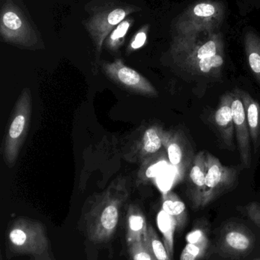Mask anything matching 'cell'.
I'll return each mask as SVG.
<instances>
[{
    "mask_svg": "<svg viewBox=\"0 0 260 260\" xmlns=\"http://www.w3.org/2000/svg\"><path fill=\"white\" fill-rule=\"evenodd\" d=\"M174 61L193 75H217L224 64V42L218 31L179 34L172 47Z\"/></svg>",
    "mask_w": 260,
    "mask_h": 260,
    "instance_id": "cell-1",
    "label": "cell"
},
{
    "mask_svg": "<svg viewBox=\"0 0 260 260\" xmlns=\"http://www.w3.org/2000/svg\"><path fill=\"white\" fill-rule=\"evenodd\" d=\"M128 197L127 181L124 178L114 180L103 192L93 197L85 214V229L90 241L102 244L112 238Z\"/></svg>",
    "mask_w": 260,
    "mask_h": 260,
    "instance_id": "cell-2",
    "label": "cell"
},
{
    "mask_svg": "<svg viewBox=\"0 0 260 260\" xmlns=\"http://www.w3.org/2000/svg\"><path fill=\"white\" fill-rule=\"evenodd\" d=\"M8 247L12 253L29 255L35 258L48 256L49 241L42 223L19 218L8 229Z\"/></svg>",
    "mask_w": 260,
    "mask_h": 260,
    "instance_id": "cell-3",
    "label": "cell"
},
{
    "mask_svg": "<svg viewBox=\"0 0 260 260\" xmlns=\"http://www.w3.org/2000/svg\"><path fill=\"white\" fill-rule=\"evenodd\" d=\"M32 114V94L25 88L15 103L3 141V158L9 168L15 165L19 155L30 126Z\"/></svg>",
    "mask_w": 260,
    "mask_h": 260,
    "instance_id": "cell-4",
    "label": "cell"
},
{
    "mask_svg": "<svg viewBox=\"0 0 260 260\" xmlns=\"http://www.w3.org/2000/svg\"><path fill=\"white\" fill-rule=\"evenodd\" d=\"M225 16V7L217 0H200L189 6L177 23L180 34L217 31Z\"/></svg>",
    "mask_w": 260,
    "mask_h": 260,
    "instance_id": "cell-5",
    "label": "cell"
},
{
    "mask_svg": "<svg viewBox=\"0 0 260 260\" xmlns=\"http://www.w3.org/2000/svg\"><path fill=\"white\" fill-rule=\"evenodd\" d=\"M102 69L109 80L125 91L148 97L158 95L155 87L148 79L125 66L122 60L105 63Z\"/></svg>",
    "mask_w": 260,
    "mask_h": 260,
    "instance_id": "cell-6",
    "label": "cell"
},
{
    "mask_svg": "<svg viewBox=\"0 0 260 260\" xmlns=\"http://www.w3.org/2000/svg\"><path fill=\"white\" fill-rule=\"evenodd\" d=\"M206 157L207 173L203 207L209 205L224 191L230 189L238 179V171L235 168L224 166L218 157L211 153L207 152Z\"/></svg>",
    "mask_w": 260,
    "mask_h": 260,
    "instance_id": "cell-7",
    "label": "cell"
},
{
    "mask_svg": "<svg viewBox=\"0 0 260 260\" xmlns=\"http://www.w3.org/2000/svg\"><path fill=\"white\" fill-rule=\"evenodd\" d=\"M163 144L169 164L177 173V178L183 180L195 157L189 140L181 130H169L163 133Z\"/></svg>",
    "mask_w": 260,
    "mask_h": 260,
    "instance_id": "cell-8",
    "label": "cell"
},
{
    "mask_svg": "<svg viewBox=\"0 0 260 260\" xmlns=\"http://www.w3.org/2000/svg\"><path fill=\"white\" fill-rule=\"evenodd\" d=\"M232 112H233L235 133L239 148L240 156L243 165L249 168L251 165V149H250V135L248 123L246 117L245 108L240 94L239 89L232 91Z\"/></svg>",
    "mask_w": 260,
    "mask_h": 260,
    "instance_id": "cell-9",
    "label": "cell"
},
{
    "mask_svg": "<svg viewBox=\"0 0 260 260\" xmlns=\"http://www.w3.org/2000/svg\"><path fill=\"white\" fill-rule=\"evenodd\" d=\"M165 130L158 125H152L143 130L136 139L128 153V159L143 164L161 151Z\"/></svg>",
    "mask_w": 260,
    "mask_h": 260,
    "instance_id": "cell-10",
    "label": "cell"
},
{
    "mask_svg": "<svg viewBox=\"0 0 260 260\" xmlns=\"http://www.w3.org/2000/svg\"><path fill=\"white\" fill-rule=\"evenodd\" d=\"M207 152L201 151L194 157L188 176L189 196L192 206L195 209L203 207V196L206 188L207 173Z\"/></svg>",
    "mask_w": 260,
    "mask_h": 260,
    "instance_id": "cell-11",
    "label": "cell"
},
{
    "mask_svg": "<svg viewBox=\"0 0 260 260\" xmlns=\"http://www.w3.org/2000/svg\"><path fill=\"white\" fill-rule=\"evenodd\" d=\"M233 94L227 93L221 97V102L215 114V121L219 130L221 139L228 147L233 145L235 136L233 112H232Z\"/></svg>",
    "mask_w": 260,
    "mask_h": 260,
    "instance_id": "cell-12",
    "label": "cell"
},
{
    "mask_svg": "<svg viewBox=\"0 0 260 260\" xmlns=\"http://www.w3.org/2000/svg\"><path fill=\"white\" fill-rule=\"evenodd\" d=\"M148 226L145 214L136 204H130L126 215V241L128 246L143 242L148 238Z\"/></svg>",
    "mask_w": 260,
    "mask_h": 260,
    "instance_id": "cell-13",
    "label": "cell"
},
{
    "mask_svg": "<svg viewBox=\"0 0 260 260\" xmlns=\"http://www.w3.org/2000/svg\"><path fill=\"white\" fill-rule=\"evenodd\" d=\"M241 226H232L223 237V247L233 254H244L253 247V238Z\"/></svg>",
    "mask_w": 260,
    "mask_h": 260,
    "instance_id": "cell-14",
    "label": "cell"
},
{
    "mask_svg": "<svg viewBox=\"0 0 260 260\" xmlns=\"http://www.w3.org/2000/svg\"><path fill=\"white\" fill-rule=\"evenodd\" d=\"M239 92L245 108L250 139L256 151L260 146V105L249 93L240 89Z\"/></svg>",
    "mask_w": 260,
    "mask_h": 260,
    "instance_id": "cell-15",
    "label": "cell"
},
{
    "mask_svg": "<svg viewBox=\"0 0 260 260\" xmlns=\"http://www.w3.org/2000/svg\"><path fill=\"white\" fill-rule=\"evenodd\" d=\"M166 151H161L154 157L142 164L137 174V183L146 184L153 179L158 178L169 167Z\"/></svg>",
    "mask_w": 260,
    "mask_h": 260,
    "instance_id": "cell-16",
    "label": "cell"
},
{
    "mask_svg": "<svg viewBox=\"0 0 260 260\" xmlns=\"http://www.w3.org/2000/svg\"><path fill=\"white\" fill-rule=\"evenodd\" d=\"M162 209L177 221L178 230L180 231L184 227L187 219L186 206L175 192L169 191L163 193Z\"/></svg>",
    "mask_w": 260,
    "mask_h": 260,
    "instance_id": "cell-17",
    "label": "cell"
},
{
    "mask_svg": "<svg viewBox=\"0 0 260 260\" xmlns=\"http://www.w3.org/2000/svg\"><path fill=\"white\" fill-rule=\"evenodd\" d=\"M244 47L247 62L255 79L260 85V38L256 33L248 31L244 37Z\"/></svg>",
    "mask_w": 260,
    "mask_h": 260,
    "instance_id": "cell-18",
    "label": "cell"
},
{
    "mask_svg": "<svg viewBox=\"0 0 260 260\" xmlns=\"http://www.w3.org/2000/svg\"><path fill=\"white\" fill-rule=\"evenodd\" d=\"M157 225L163 237V243L171 259L174 260V233L177 229V221L162 209L157 215Z\"/></svg>",
    "mask_w": 260,
    "mask_h": 260,
    "instance_id": "cell-19",
    "label": "cell"
},
{
    "mask_svg": "<svg viewBox=\"0 0 260 260\" xmlns=\"http://www.w3.org/2000/svg\"><path fill=\"white\" fill-rule=\"evenodd\" d=\"M143 244L156 259L172 260L168 253L164 243L162 242L155 229L151 224L148 226V238Z\"/></svg>",
    "mask_w": 260,
    "mask_h": 260,
    "instance_id": "cell-20",
    "label": "cell"
},
{
    "mask_svg": "<svg viewBox=\"0 0 260 260\" xmlns=\"http://www.w3.org/2000/svg\"><path fill=\"white\" fill-rule=\"evenodd\" d=\"M128 248L131 260H157L143 242L134 243Z\"/></svg>",
    "mask_w": 260,
    "mask_h": 260,
    "instance_id": "cell-21",
    "label": "cell"
},
{
    "mask_svg": "<svg viewBox=\"0 0 260 260\" xmlns=\"http://www.w3.org/2000/svg\"><path fill=\"white\" fill-rule=\"evenodd\" d=\"M186 241L189 244H193L198 246L201 251L205 253L208 246V238L204 231L201 229H195V230L188 234L186 238Z\"/></svg>",
    "mask_w": 260,
    "mask_h": 260,
    "instance_id": "cell-22",
    "label": "cell"
},
{
    "mask_svg": "<svg viewBox=\"0 0 260 260\" xmlns=\"http://www.w3.org/2000/svg\"><path fill=\"white\" fill-rule=\"evenodd\" d=\"M203 255H204V253L198 246L188 243L182 252L180 260H195Z\"/></svg>",
    "mask_w": 260,
    "mask_h": 260,
    "instance_id": "cell-23",
    "label": "cell"
},
{
    "mask_svg": "<svg viewBox=\"0 0 260 260\" xmlns=\"http://www.w3.org/2000/svg\"><path fill=\"white\" fill-rule=\"evenodd\" d=\"M3 24L8 28L12 30H18L21 27V20L15 12H8L3 17Z\"/></svg>",
    "mask_w": 260,
    "mask_h": 260,
    "instance_id": "cell-24",
    "label": "cell"
},
{
    "mask_svg": "<svg viewBox=\"0 0 260 260\" xmlns=\"http://www.w3.org/2000/svg\"><path fill=\"white\" fill-rule=\"evenodd\" d=\"M247 212L252 221L260 228V205L251 203L247 206Z\"/></svg>",
    "mask_w": 260,
    "mask_h": 260,
    "instance_id": "cell-25",
    "label": "cell"
},
{
    "mask_svg": "<svg viewBox=\"0 0 260 260\" xmlns=\"http://www.w3.org/2000/svg\"><path fill=\"white\" fill-rule=\"evenodd\" d=\"M125 12L123 9H118L108 15V21L111 25H116L125 18Z\"/></svg>",
    "mask_w": 260,
    "mask_h": 260,
    "instance_id": "cell-26",
    "label": "cell"
},
{
    "mask_svg": "<svg viewBox=\"0 0 260 260\" xmlns=\"http://www.w3.org/2000/svg\"><path fill=\"white\" fill-rule=\"evenodd\" d=\"M129 26L130 24L128 21H125V22H122V24H119V27L116 28V30L111 35V40L116 41V40L123 38L126 35L127 31H128V28H129Z\"/></svg>",
    "mask_w": 260,
    "mask_h": 260,
    "instance_id": "cell-27",
    "label": "cell"
},
{
    "mask_svg": "<svg viewBox=\"0 0 260 260\" xmlns=\"http://www.w3.org/2000/svg\"><path fill=\"white\" fill-rule=\"evenodd\" d=\"M146 39L147 35L145 32H140V33L137 34L135 39L131 43V47H132L133 49L140 48V47H141L142 46L145 44Z\"/></svg>",
    "mask_w": 260,
    "mask_h": 260,
    "instance_id": "cell-28",
    "label": "cell"
}]
</instances>
